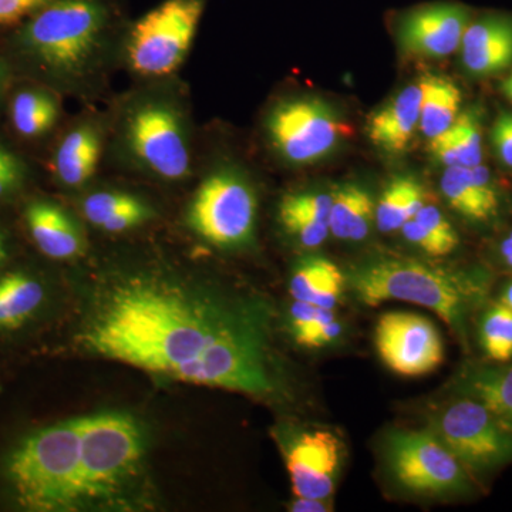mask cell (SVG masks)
<instances>
[{"mask_svg": "<svg viewBox=\"0 0 512 512\" xmlns=\"http://www.w3.org/2000/svg\"><path fill=\"white\" fill-rule=\"evenodd\" d=\"M264 303L229 299L157 276H127L104 293L80 333L106 359L200 386L275 392Z\"/></svg>", "mask_w": 512, "mask_h": 512, "instance_id": "cell-1", "label": "cell"}, {"mask_svg": "<svg viewBox=\"0 0 512 512\" xmlns=\"http://www.w3.org/2000/svg\"><path fill=\"white\" fill-rule=\"evenodd\" d=\"M110 26L104 0H52L12 29L0 53L13 76L73 90L99 69Z\"/></svg>", "mask_w": 512, "mask_h": 512, "instance_id": "cell-2", "label": "cell"}, {"mask_svg": "<svg viewBox=\"0 0 512 512\" xmlns=\"http://www.w3.org/2000/svg\"><path fill=\"white\" fill-rule=\"evenodd\" d=\"M346 284L366 306L410 302L440 316L468 348L470 323L490 302L493 281L483 269H451L404 256L376 255L350 266Z\"/></svg>", "mask_w": 512, "mask_h": 512, "instance_id": "cell-3", "label": "cell"}, {"mask_svg": "<svg viewBox=\"0 0 512 512\" xmlns=\"http://www.w3.org/2000/svg\"><path fill=\"white\" fill-rule=\"evenodd\" d=\"M16 503L33 512L83 507L80 480V421L53 424L20 441L6 463Z\"/></svg>", "mask_w": 512, "mask_h": 512, "instance_id": "cell-4", "label": "cell"}, {"mask_svg": "<svg viewBox=\"0 0 512 512\" xmlns=\"http://www.w3.org/2000/svg\"><path fill=\"white\" fill-rule=\"evenodd\" d=\"M79 421L83 505L113 503L140 470L143 433L126 414H99Z\"/></svg>", "mask_w": 512, "mask_h": 512, "instance_id": "cell-5", "label": "cell"}, {"mask_svg": "<svg viewBox=\"0 0 512 512\" xmlns=\"http://www.w3.org/2000/svg\"><path fill=\"white\" fill-rule=\"evenodd\" d=\"M123 143L138 167L165 181L190 175L191 147L180 107L165 97H146L128 109Z\"/></svg>", "mask_w": 512, "mask_h": 512, "instance_id": "cell-6", "label": "cell"}, {"mask_svg": "<svg viewBox=\"0 0 512 512\" xmlns=\"http://www.w3.org/2000/svg\"><path fill=\"white\" fill-rule=\"evenodd\" d=\"M430 430L477 484L512 463V431L473 397L457 394L436 413Z\"/></svg>", "mask_w": 512, "mask_h": 512, "instance_id": "cell-7", "label": "cell"}, {"mask_svg": "<svg viewBox=\"0 0 512 512\" xmlns=\"http://www.w3.org/2000/svg\"><path fill=\"white\" fill-rule=\"evenodd\" d=\"M390 476L414 494L471 497L477 481L433 431H393L386 440Z\"/></svg>", "mask_w": 512, "mask_h": 512, "instance_id": "cell-8", "label": "cell"}, {"mask_svg": "<svg viewBox=\"0 0 512 512\" xmlns=\"http://www.w3.org/2000/svg\"><path fill=\"white\" fill-rule=\"evenodd\" d=\"M207 0H164L128 33L127 62L144 77L170 76L183 64Z\"/></svg>", "mask_w": 512, "mask_h": 512, "instance_id": "cell-9", "label": "cell"}, {"mask_svg": "<svg viewBox=\"0 0 512 512\" xmlns=\"http://www.w3.org/2000/svg\"><path fill=\"white\" fill-rule=\"evenodd\" d=\"M187 220L192 231L214 247H244L254 237L255 192L241 175L218 171L198 187Z\"/></svg>", "mask_w": 512, "mask_h": 512, "instance_id": "cell-10", "label": "cell"}, {"mask_svg": "<svg viewBox=\"0 0 512 512\" xmlns=\"http://www.w3.org/2000/svg\"><path fill=\"white\" fill-rule=\"evenodd\" d=\"M266 130L272 146L292 164H311L332 153L350 127L328 103L316 97H295L276 104Z\"/></svg>", "mask_w": 512, "mask_h": 512, "instance_id": "cell-11", "label": "cell"}, {"mask_svg": "<svg viewBox=\"0 0 512 512\" xmlns=\"http://www.w3.org/2000/svg\"><path fill=\"white\" fill-rule=\"evenodd\" d=\"M375 346L383 365L403 377L429 375L444 362L439 328L419 313H383L376 323Z\"/></svg>", "mask_w": 512, "mask_h": 512, "instance_id": "cell-12", "label": "cell"}, {"mask_svg": "<svg viewBox=\"0 0 512 512\" xmlns=\"http://www.w3.org/2000/svg\"><path fill=\"white\" fill-rule=\"evenodd\" d=\"M470 23V9L461 3H423L397 15V42L410 56H448L460 49Z\"/></svg>", "mask_w": 512, "mask_h": 512, "instance_id": "cell-13", "label": "cell"}, {"mask_svg": "<svg viewBox=\"0 0 512 512\" xmlns=\"http://www.w3.org/2000/svg\"><path fill=\"white\" fill-rule=\"evenodd\" d=\"M342 441L326 429L303 430L285 447L295 497L332 498L342 464Z\"/></svg>", "mask_w": 512, "mask_h": 512, "instance_id": "cell-14", "label": "cell"}, {"mask_svg": "<svg viewBox=\"0 0 512 512\" xmlns=\"http://www.w3.org/2000/svg\"><path fill=\"white\" fill-rule=\"evenodd\" d=\"M56 94L43 84L13 76L2 117L10 136L25 144L49 137L60 120Z\"/></svg>", "mask_w": 512, "mask_h": 512, "instance_id": "cell-15", "label": "cell"}, {"mask_svg": "<svg viewBox=\"0 0 512 512\" xmlns=\"http://www.w3.org/2000/svg\"><path fill=\"white\" fill-rule=\"evenodd\" d=\"M23 222L35 247L56 261L76 258L84 251V238L72 215L56 202L32 198L23 208Z\"/></svg>", "mask_w": 512, "mask_h": 512, "instance_id": "cell-16", "label": "cell"}, {"mask_svg": "<svg viewBox=\"0 0 512 512\" xmlns=\"http://www.w3.org/2000/svg\"><path fill=\"white\" fill-rule=\"evenodd\" d=\"M461 59L468 72L488 76L512 63V18L484 16L468 25L461 40Z\"/></svg>", "mask_w": 512, "mask_h": 512, "instance_id": "cell-17", "label": "cell"}, {"mask_svg": "<svg viewBox=\"0 0 512 512\" xmlns=\"http://www.w3.org/2000/svg\"><path fill=\"white\" fill-rule=\"evenodd\" d=\"M101 148L99 127L92 123L74 126L63 134L50 153L47 167L53 180L64 188L83 187L96 173Z\"/></svg>", "mask_w": 512, "mask_h": 512, "instance_id": "cell-18", "label": "cell"}, {"mask_svg": "<svg viewBox=\"0 0 512 512\" xmlns=\"http://www.w3.org/2000/svg\"><path fill=\"white\" fill-rule=\"evenodd\" d=\"M440 188L448 205L468 221H491L500 210V197L491 175L481 164L447 167Z\"/></svg>", "mask_w": 512, "mask_h": 512, "instance_id": "cell-19", "label": "cell"}, {"mask_svg": "<svg viewBox=\"0 0 512 512\" xmlns=\"http://www.w3.org/2000/svg\"><path fill=\"white\" fill-rule=\"evenodd\" d=\"M421 87L407 86L367 121L370 141L387 154H402L420 127Z\"/></svg>", "mask_w": 512, "mask_h": 512, "instance_id": "cell-20", "label": "cell"}, {"mask_svg": "<svg viewBox=\"0 0 512 512\" xmlns=\"http://www.w3.org/2000/svg\"><path fill=\"white\" fill-rule=\"evenodd\" d=\"M348 288L346 274L323 256H308L296 264L289 281L293 301L335 309Z\"/></svg>", "mask_w": 512, "mask_h": 512, "instance_id": "cell-21", "label": "cell"}, {"mask_svg": "<svg viewBox=\"0 0 512 512\" xmlns=\"http://www.w3.org/2000/svg\"><path fill=\"white\" fill-rule=\"evenodd\" d=\"M457 394L480 400L512 431V360L467 366L458 379Z\"/></svg>", "mask_w": 512, "mask_h": 512, "instance_id": "cell-22", "label": "cell"}, {"mask_svg": "<svg viewBox=\"0 0 512 512\" xmlns=\"http://www.w3.org/2000/svg\"><path fill=\"white\" fill-rule=\"evenodd\" d=\"M376 217V204L366 188L343 184L332 192L329 231L342 241H362L369 235Z\"/></svg>", "mask_w": 512, "mask_h": 512, "instance_id": "cell-23", "label": "cell"}, {"mask_svg": "<svg viewBox=\"0 0 512 512\" xmlns=\"http://www.w3.org/2000/svg\"><path fill=\"white\" fill-rule=\"evenodd\" d=\"M86 220L101 231L119 234L150 220L151 208L127 192L100 191L83 202Z\"/></svg>", "mask_w": 512, "mask_h": 512, "instance_id": "cell-24", "label": "cell"}, {"mask_svg": "<svg viewBox=\"0 0 512 512\" xmlns=\"http://www.w3.org/2000/svg\"><path fill=\"white\" fill-rule=\"evenodd\" d=\"M45 296V286L28 272L0 275V329L20 328L39 311Z\"/></svg>", "mask_w": 512, "mask_h": 512, "instance_id": "cell-25", "label": "cell"}, {"mask_svg": "<svg viewBox=\"0 0 512 512\" xmlns=\"http://www.w3.org/2000/svg\"><path fill=\"white\" fill-rule=\"evenodd\" d=\"M420 130L433 138L453 126L460 114V89L446 77L429 74L420 80Z\"/></svg>", "mask_w": 512, "mask_h": 512, "instance_id": "cell-26", "label": "cell"}, {"mask_svg": "<svg viewBox=\"0 0 512 512\" xmlns=\"http://www.w3.org/2000/svg\"><path fill=\"white\" fill-rule=\"evenodd\" d=\"M427 204V192L416 178L403 175L390 181L376 205L377 227L383 234L397 231Z\"/></svg>", "mask_w": 512, "mask_h": 512, "instance_id": "cell-27", "label": "cell"}, {"mask_svg": "<svg viewBox=\"0 0 512 512\" xmlns=\"http://www.w3.org/2000/svg\"><path fill=\"white\" fill-rule=\"evenodd\" d=\"M477 322L478 346L484 362L507 363L512 360V311L501 302H488Z\"/></svg>", "mask_w": 512, "mask_h": 512, "instance_id": "cell-28", "label": "cell"}, {"mask_svg": "<svg viewBox=\"0 0 512 512\" xmlns=\"http://www.w3.org/2000/svg\"><path fill=\"white\" fill-rule=\"evenodd\" d=\"M33 171L29 158L8 134L0 133V205L18 200L29 187Z\"/></svg>", "mask_w": 512, "mask_h": 512, "instance_id": "cell-29", "label": "cell"}, {"mask_svg": "<svg viewBox=\"0 0 512 512\" xmlns=\"http://www.w3.org/2000/svg\"><path fill=\"white\" fill-rule=\"evenodd\" d=\"M335 319H338L335 309L319 308L312 303L293 301L289 309V328L293 339L305 348L319 329Z\"/></svg>", "mask_w": 512, "mask_h": 512, "instance_id": "cell-30", "label": "cell"}, {"mask_svg": "<svg viewBox=\"0 0 512 512\" xmlns=\"http://www.w3.org/2000/svg\"><path fill=\"white\" fill-rule=\"evenodd\" d=\"M460 164L464 167H474L483 160V141H481L480 119L476 111L468 110L458 114L453 126Z\"/></svg>", "mask_w": 512, "mask_h": 512, "instance_id": "cell-31", "label": "cell"}, {"mask_svg": "<svg viewBox=\"0 0 512 512\" xmlns=\"http://www.w3.org/2000/svg\"><path fill=\"white\" fill-rule=\"evenodd\" d=\"M279 221L286 234L291 235L302 247L318 248L329 235V225L326 222L313 220L295 212L279 211Z\"/></svg>", "mask_w": 512, "mask_h": 512, "instance_id": "cell-32", "label": "cell"}, {"mask_svg": "<svg viewBox=\"0 0 512 512\" xmlns=\"http://www.w3.org/2000/svg\"><path fill=\"white\" fill-rule=\"evenodd\" d=\"M330 207H332V194L306 191L286 195L279 205V211L295 212L329 225Z\"/></svg>", "mask_w": 512, "mask_h": 512, "instance_id": "cell-33", "label": "cell"}, {"mask_svg": "<svg viewBox=\"0 0 512 512\" xmlns=\"http://www.w3.org/2000/svg\"><path fill=\"white\" fill-rule=\"evenodd\" d=\"M400 231H402L403 237L406 238L410 244L419 248L424 254L430 256H446L454 252V249L448 247L446 242L441 241L439 237H436L433 232L423 227V225H421L419 221L414 220V218L404 222Z\"/></svg>", "mask_w": 512, "mask_h": 512, "instance_id": "cell-34", "label": "cell"}, {"mask_svg": "<svg viewBox=\"0 0 512 512\" xmlns=\"http://www.w3.org/2000/svg\"><path fill=\"white\" fill-rule=\"evenodd\" d=\"M52 0H0V29H15Z\"/></svg>", "mask_w": 512, "mask_h": 512, "instance_id": "cell-35", "label": "cell"}, {"mask_svg": "<svg viewBox=\"0 0 512 512\" xmlns=\"http://www.w3.org/2000/svg\"><path fill=\"white\" fill-rule=\"evenodd\" d=\"M414 220L419 221L423 227L433 232L436 237L441 241L446 242L448 247L453 248L454 251L460 245V237H458L456 229L450 224V221L444 217L443 212L434 205H424L419 212H417Z\"/></svg>", "mask_w": 512, "mask_h": 512, "instance_id": "cell-36", "label": "cell"}, {"mask_svg": "<svg viewBox=\"0 0 512 512\" xmlns=\"http://www.w3.org/2000/svg\"><path fill=\"white\" fill-rule=\"evenodd\" d=\"M429 151L434 160H436L437 163L446 165V168L461 165L456 140H454L451 127L447 128V130L439 134V136L430 138Z\"/></svg>", "mask_w": 512, "mask_h": 512, "instance_id": "cell-37", "label": "cell"}, {"mask_svg": "<svg viewBox=\"0 0 512 512\" xmlns=\"http://www.w3.org/2000/svg\"><path fill=\"white\" fill-rule=\"evenodd\" d=\"M493 143L503 164L512 168V114H500L493 128Z\"/></svg>", "mask_w": 512, "mask_h": 512, "instance_id": "cell-38", "label": "cell"}, {"mask_svg": "<svg viewBox=\"0 0 512 512\" xmlns=\"http://www.w3.org/2000/svg\"><path fill=\"white\" fill-rule=\"evenodd\" d=\"M289 510L293 512H329L333 510L330 498H301L296 497Z\"/></svg>", "mask_w": 512, "mask_h": 512, "instance_id": "cell-39", "label": "cell"}, {"mask_svg": "<svg viewBox=\"0 0 512 512\" xmlns=\"http://www.w3.org/2000/svg\"><path fill=\"white\" fill-rule=\"evenodd\" d=\"M13 74L10 72L5 57L0 53V119L3 117L5 109L6 96H8L10 83H12Z\"/></svg>", "mask_w": 512, "mask_h": 512, "instance_id": "cell-40", "label": "cell"}, {"mask_svg": "<svg viewBox=\"0 0 512 512\" xmlns=\"http://www.w3.org/2000/svg\"><path fill=\"white\" fill-rule=\"evenodd\" d=\"M501 259L508 268L512 269V231L500 244Z\"/></svg>", "mask_w": 512, "mask_h": 512, "instance_id": "cell-41", "label": "cell"}, {"mask_svg": "<svg viewBox=\"0 0 512 512\" xmlns=\"http://www.w3.org/2000/svg\"><path fill=\"white\" fill-rule=\"evenodd\" d=\"M498 302L504 303L505 306L512 311V279L505 282L503 288L500 289V295H498Z\"/></svg>", "mask_w": 512, "mask_h": 512, "instance_id": "cell-42", "label": "cell"}, {"mask_svg": "<svg viewBox=\"0 0 512 512\" xmlns=\"http://www.w3.org/2000/svg\"><path fill=\"white\" fill-rule=\"evenodd\" d=\"M9 258V239L3 228L0 227V266L5 264Z\"/></svg>", "mask_w": 512, "mask_h": 512, "instance_id": "cell-43", "label": "cell"}, {"mask_svg": "<svg viewBox=\"0 0 512 512\" xmlns=\"http://www.w3.org/2000/svg\"><path fill=\"white\" fill-rule=\"evenodd\" d=\"M503 90H504L505 96H507L508 99H510V101L512 103V74L510 77H508L507 80H505Z\"/></svg>", "mask_w": 512, "mask_h": 512, "instance_id": "cell-44", "label": "cell"}]
</instances>
